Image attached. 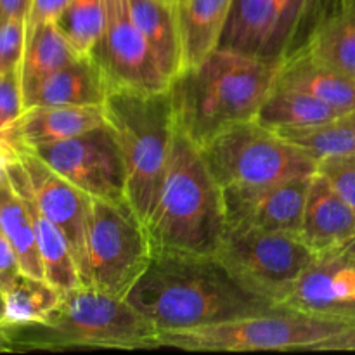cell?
<instances>
[{
    "instance_id": "2e32d148",
    "label": "cell",
    "mask_w": 355,
    "mask_h": 355,
    "mask_svg": "<svg viewBox=\"0 0 355 355\" xmlns=\"http://www.w3.org/2000/svg\"><path fill=\"white\" fill-rule=\"evenodd\" d=\"M300 238L318 257L345 252L355 239V210L318 172L309 186Z\"/></svg>"
},
{
    "instance_id": "5bb4252c",
    "label": "cell",
    "mask_w": 355,
    "mask_h": 355,
    "mask_svg": "<svg viewBox=\"0 0 355 355\" xmlns=\"http://www.w3.org/2000/svg\"><path fill=\"white\" fill-rule=\"evenodd\" d=\"M279 307L354 324L355 262L343 252L315 257Z\"/></svg>"
},
{
    "instance_id": "3957f363",
    "label": "cell",
    "mask_w": 355,
    "mask_h": 355,
    "mask_svg": "<svg viewBox=\"0 0 355 355\" xmlns=\"http://www.w3.org/2000/svg\"><path fill=\"white\" fill-rule=\"evenodd\" d=\"M144 227L153 255L215 257L225 234L224 191L200 146L177 127L165 177Z\"/></svg>"
},
{
    "instance_id": "7c38bea8",
    "label": "cell",
    "mask_w": 355,
    "mask_h": 355,
    "mask_svg": "<svg viewBox=\"0 0 355 355\" xmlns=\"http://www.w3.org/2000/svg\"><path fill=\"white\" fill-rule=\"evenodd\" d=\"M104 30L92 58L99 64L110 90H168L170 82L163 75L148 40L139 30L128 0H104Z\"/></svg>"
},
{
    "instance_id": "30bf717a",
    "label": "cell",
    "mask_w": 355,
    "mask_h": 355,
    "mask_svg": "<svg viewBox=\"0 0 355 355\" xmlns=\"http://www.w3.org/2000/svg\"><path fill=\"white\" fill-rule=\"evenodd\" d=\"M315 257L298 234L263 231H227L215 253L243 288L277 307Z\"/></svg>"
},
{
    "instance_id": "9c48e42d",
    "label": "cell",
    "mask_w": 355,
    "mask_h": 355,
    "mask_svg": "<svg viewBox=\"0 0 355 355\" xmlns=\"http://www.w3.org/2000/svg\"><path fill=\"white\" fill-rule=\"evenodd\" d=\"M343 0H234L220 47L281 62L305 47Z\"/></svg>"
},
{
    "instance_id": "4fadbf2b",
    "label": "cell",
    "mask_w": 355,
    "mask_h": 355,
    "mask_svg": "<svg viewBox=\"0 0 355 355\" xmlns=\"http://www.w3.org/2000/svg\"><path fill=\"white\" fill-rule=\"evenodd\" d=\"M311 179L312 175H305L255 189H222L225 232L263 231L300 236Z\"/></svg>"
},
{
    "instance_id": "f546056e",
    "label": "cell",
    "mask_w": 355,
    "mask_h": 355,
    "mask_svg": "<svg viewBox=\"0 0 355 355\" xmlns=\"http://www.w3.org/2000/svg\"><path fill=\"white\" fill-rule=\"evenodd\" d=\"M315 172L355 210V155L321 159Z\"/></svg>"
},
{
    "instance_id": "4dcf8cb0",
    "label": "cell",
    "mask_w": 355,
    "mask_h": 355,
    "mask_svg": "<svg viewBox=\"0 0 355 355\" xmlns=\"http://www.w3.org/2000/svg\"><path fill=\"white\" fill-rule=\"evenodd\" d=\"M24 111L21 66L0 73V139Z\"/></svg>"
},
{
    "instance_id": "6da1fadb",
    "label": "cell",
    "mask_w": 355,
    "mask_h": 355,
    "mask_svg": "<svg viewBox=\"0 0 355 355\" xmlns=\"http://www.w3.org/2000/svg\"><path fill=\"white\" fill-rule=\"evenodd\" d=\"M128 302L158 329H193L262 314L277 305L243 288L215 257L153 255Z\"/></svg>"
},
{
    "instance_id": "e575fe53",
    "label": "cell",
    "mask_w": 355,
    "mask_h": 355,
    "mask_svg": "<svg viewBox=\"0 0 355 355\" xmlns=\"http://www.w3.org/2000/svg\"><path fill=\"white\" fill-rule=\"evenodd\" d=\"M352 350H355V322L322 342L315 343L307 352H352Z\"/></svg>"
},
{
    "instance_id": "f35d334b",
    "label": "cell",
    "mask_w": 355,
    "mask_h": 355,
    "mask_svg": "<svg viewBox=\"0 0 355 355\" xmlns=\"http://www.w3.org/2000/svg\"><path fill=\"white\" fill-rule=\"evenodd\" d=\"M2 319H3V295L0 291V324H2Z\"/></svg>"
},
{
    "instance_id": "ffe728a7",
    "label": "cell",
    "mask_w": 355,
    "mask_h": 355,
    "mask_svg": "<svg viewBox=\"0 0 355 355\" xmlns=\"http://www.w3.org/2000/svg\"><path fill=\"white\" fill-rule=\"evenodd\" d=\"M276 87L309 94L340 111L355 110V78L315 61L304 51L279 62Z\"/></svg>"
},
{
    "instance_id": "9a60e30c",
    "label": "cell",
    "mask_w": 355,
    "mask_h": 355,
    "mask_svg": "<svg viewBox=\"0 0 355 355\" xmlns=\"http://www.w3.org/2000/svg\"><path fill=\"white\" fill-rule=\"evenodd\" d=\"M14 149L26 173V182L35 203L49 220L64 232L78 266L92 198L59 175L26 148L14 146Z\"/></svg>"
},
{
    "instance_id": "7402d4cb",
    "label": "cell",
    "mask_w": 355,
    "mask_h": 355,
    "mask_svg": "<svg viewBox=\"0 0 355 355\" xmlns=\"http://www.w3.org/2000/svg\"><path fill=\"white\" fill-rule=\"evenodd\" d=\"M130 12L170 83L182 71V37L177 3L168 0H128Z\"/></svg>"
},
{
    "instance_id": "cb8c5ba5",
    "label": "cell",
    "mask_w": 355,
    "mask_h": 355,
    "mask_svg": "<svg viewBox=\"0 0 355 355\" xmlns=\"http://www.w3.org/2000/svg\"><path fill=\"white\" fill-rule=\"evenodd\" d=\"M302 51L355 78V0H343L342 6L319 24Z\"/></svg>"
},
{
    "instance_id": "d590c367",
    "label": "cell",
    "mask_w": 355,
    "mask_h": 355,
    "mask_svg": "<svg viewBox=\"0 0 355 355\" xmlns=\"http://www.w3.org/2000/svg\"><path fill=\"white\" fill-rule=\"evenodd\" d=\"M31 0H0V23L12 17L26 19Z\"/></svg>"
},
{
    "instance_id": "f1b7e54d",
    "label": "cell",
    "mask_w": 355,
    "mask_h": 355,
    "mask_svg": "<svg viewBox=\"0 0 355 355\" xmlns=\"http://www.w3.org/2000/svg\"><path fill=\"white\" fill-rule=\"evenodd\" d=\"M104 21V0H71L55 23L76 52L83 58H90L101 40Z\"/></svg>"
},
{
    "instance_id": "484cf974",
    "label": "cell",
    "mask_w": 355,
    "mask_h": 355,
    "mask_svg": "<svg viewBox=\"0 0 355 355\" xmlns=\"http://www.w3.org/2000/svg\"><path fill=\"white\" fill-rule=\"evenodd\" d=\"M62 298V291L47 279L21 274L10 290L3 293V319L0 331L40 322L54 311Z\"/></svg>"
},
{
    "instance_id": "ab89813d",
    "label": "cell",
    "mask_w": 355,
    "mask_h": 355,
    "mask_svg": "<svg viewBox=\"0 0 355 355\" xmlns=\"http://www.w3.org/2000/svg\"><path fill=\"white\" fill-rule=\"evenodd\" d=\"M168 2H175V3H179L180 0H168Z\"/></svg>"
},
{
    "instance_id": "277c9868",
    "label": "cell",
    "mask_w": 355,
    "mask_h": 355,
    "mask_svg": "<svg viewBox=\"0 0 355 355\" xmlns=\"http://www.w3.org/2000/svg\"><path fill=\"white\" fill-rule=\"evenodd\" d=\"M23 349H159V331L127 300L89 286L62 293L40 322L3 331Z\"/></svg>"
},
{
    "instance_id": "74e56055",
    "label": "cell",
    "mask_w": 355,
    "mask_h": 355,
    "mask_svg": "<svg viewBox=\"0 0 355 355\" xmlns=\"http://www.w3.org/2000/svg\"><path fill=\"white\" fill-rule=\"evenodd\" d=\"M343 253H345V255L349 257V259H352L354 262H355V239H354V243H350L349 248H347Z\"/></svg>"
},
{
    "instance_id": "d6986e66",
    "label": "cell",
    "mask_w": 355,
    "mask_h": 355,
    "mask_svg": "<svg viewBox=\"0 0 355 355\" xmlns=\"http://www.w3.org/2000/svg\"><path fill=\"white\" fill-rule=\"evenodd\" d=\"M110 85L96 59L78 58L51 73L24 92V110L31 106H103Z\"/></svg>"
},
{
    "instance_id": "1f68e13d",
    "label": "cell",
    "mask_w": 355,
    "mask_h": 355,
    "mask_svg": "<svg viewBox=\"0 0 355 355\" xmlns=\"http://www.w3.org/2000/svg\"><path fill=\"white\" fill-rule=\"evenodd\" d=\"M26 49V19L12 17L0 23V73L21 66Z\"/></svg>"
},
{
    "instance_id": "8fae6325",
    "label": "cell",
    "mask_w": 355,
    "mask_h": 355,
    "mask_svg": "<svg viewBox=\"0 0 355 355\" xmlns=\"http://www.w3.org/2000/svg\"><path fill=\"white\" fill-rule=\"evenodd\" d=\"M23 148L90 198L128 203L123 158L107 125L64 141Z\"/></svg>"
},
{
    "instance_id": "e0dca14e",
    "label": "cell",
    "mask_w": 355,
    "mask_h": 355,
    "mask_svg": "<svg viewBox=\"0 0 355 355\" xmlns=\"http://www.w3.org/2000/svg\"><path fill=\"white\" fill-rule=\"evenodd\" d=\"M7 175H9V180L14 186V189L23 198L24 205H26L28 211L31 215V220H33V229L35 236H37V246L38 253H40L45 279L52 286L61 290L62 293L73 290V288L82 286L78 266H76L71 246H69L64 232L54 222L49 220L42 214L40 208L37 207V203H35L26 182V173H24V168L17 155H14V158L7 163Z\"/></svg>"
},
{
    "instance_id": "5b68a950",
    "label": "cell",
    "mask_w": 355,
    "mask_h": 355,
    "mask_svg": "<svg viewBox=\"0 0 355 355\" xmlns=\"http://www.w3.org/2000/svg\"><path fill=\"white\" fill-rule=\"evenodd\" d=\"M103 107L123 158L127 201L144 224L158 198L175 132L170 90L111 89Z\"/></svg>"
},
{
    "instance_id": "ba28073f",
    "label": "cell",
    "mask_w": 355,
    "mask_h": 355,
    "mask_svg": "<svg viewBox=\"0 0 355 355\" xmlns=\"http://www.w3.org/2000/svg\"><path fill=\"white\" fill-rule=\"evenodd\" d=\"M151 259L148 232L130 205L92 198L78 260L82 286L125 298Z\"/></svg>"
},
{
    "instance_id": "d6a6232c",
    "label": "cell",
    "mask_w": 355,
    "mask_h": 355,
    "mask_svg": "<svg viewBox=\"0 0 355 355\" xmlns=\"http://www.w3.org/2000/svg\"><path fill=\"white\" fill-rule=\"evenodd\" d=\"M71 0H31L26 16V40L42 24L55 23Z\"/></svg>"
},
{
    "instance_id": "603a6c76",
    "label": "cell",
    "mask_w": 355,
    "mask_h": 355,
    "mask_svg": "<svg viewBox=\"0 0 355 355\" xmlns=\"http://www.w3.org/2000/svg\"><path fill=\"white\" fill-rule=\"evenodd\" d=\"M347 111H340L309 94L276 87L260 106L255 120L274 132L298 130L321 125Z\"/></svg>"
},
{
    "instance_id": "52a82bcc",
    "label": "cell",
    "mask_w": 355,
    "mask_h": 355,
    "mask_svg": "<svg viewBox=\"0 0 355 355\" xmlns=\"http://www.w3.org/2000/svg\"><path fill=\"white\" fill-rule=\"evenodd\" d=\"M347 322L311 318L277 307L262 314L193 329L162 331L159 347L191 352H307L315 343L347 328Z\"/></svg>"
},
{
    "instance_id": "44dd1931",
    "label": "cell",
    "mask_w": 355,
    "mask_h": 355,
    "mask_svg": "<svg viewBox=\"0 0 355 355\" xmlns=\"http://www.w3.org/2000/svg\"><path fill=\"white\" fill-rule=\"evenodd\" d=\"M234 0H180L177 3L180 37H182V69L203 61L220 47Z\"/></svg>"
},
{
    "instance_id": "7a4b0ae2",
    "label": "cell",
    "mask_w": 355,
    "mask_h": 355,
    "mask_svg": "<svg viewBox=\"0 0 355 355\" xmlns=\"http://www.w3.org/2000/svg\"><path fill=\"white\" fill-rule=\"evenodd\" d=\"M279 62L218 47L170 83L175 127L203 148L225 128L255 120Z\"/></svg>"
},
{
    "instance_id": "83f0119b",
    "label": "cell",
    "mask_w": 355,
    "mask_h": 355,
    "mask_svg": "<svg viewBox=\"0 0 355 355\" xmlns=\"http://www.w3.org/2000/svg\"><path fill=\"white\" fill-rule=\"evenodd\" d=\"M277 134L305 149L315 162L335 156L355 155V110L342 113L340 116L315 127Z\"/></svg>"
},
{
    "instance_id": "d4e9b609",
    "label": "cell",
    "mask_w": 355,
    "mask_h": 355,
    "mask_svg": "<svg viewBox=\"0 0 355 355\" xmlns=\"http://www.w3.org/2000/svg\"><path fill=\"white\" fill-rule=\"evenodd\" d=\"M0 229L12 243L19 257L23 274L45 279L33 220L23 198L10 184L7 172L6 175L0 177Z\"/></svg>"
},
{
    "instance_id": "4316f807",
    "label": "cell",
    "mask_w": 355,
    "mask_h": 355,
    "mask_svg": "<svg viewBox=\"0 0 355 355\" xmlns=\"http://www.w3.org/2000/svg\"><path fill=\"white\" fill-rule=\"evenodd\" d=\"M83 58L69 44L68 38L59 30L58 23L42 24L26 40L23 61H21V83L23 96L28 89L40 82L62 66Z\"/></svg>"
},
{
    "instance_id": "8d00e7d4",
    "label": "cell",
    "mask_w": 355,
    "mask_h": 355,
    "mask_svg": "<svg viewBox=\"0 0 355 355\" xmlns=\"http://www.w3.org/2000/svg\"><path fill=\"white\" fill-rule=\"evenodd\" d=\"M9 350H12L9 338H7L6 333L0 331V352H9Z\"/></svg>"
},
{
    "instance_id": "836d02e7",
    "label": "cell",
    "mask_w": 355,
    "mask_h": 355,
    "mask_svg": "<svg viewBox=\"0 0 355 355\" xmlns=\"http://www.w3.org/2000/svg\"><path fill=\"white\" fill-rule=\"evenodd\" d=\"M21 274H23V269H21L19 257H17L12 243L0 229V291L2 295L12 288Z\"/></svg>"
},
{
    "instance_id": "ac0fdd59",
    "label": "cell",
    "mask_w": 355,
    "mask_h": 355,
    "mask_svg": "<svg viewBox=\"0 0 355 355\" xmlns=\"http://www.w3.org/2000/svg\"><path fill=\"white\" fill-rule=\"evenodd\" d=\"M106 125L103 106H31L3 132L12 146L64 141Z\"/></svg>"
},
{
    "instance_id": "8992f818",
    "label": "cell",
    "mask_w": 355,
    "mask_h": 355,
    "mask_svg": "<svg viewBox=\"0 0 355 355\" xmlns=\"http://www.w3.org/2000/svg\"><path fill=\"white\" fill-rule=\"evenodd\" d=\"M201 151L222 189L272 186L318 170V162L305 149L257 120L225 128Z\"/></svg>"
}]
</instances>
